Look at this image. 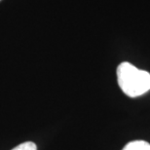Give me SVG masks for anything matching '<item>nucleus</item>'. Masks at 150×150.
Here are the masks:
<instances>
[{"label": "nucleus", "mask_w": 150, "mask_h": 150, "mask_svg": "<svg viewBox=\"0 0 150 150\" xmlns=\"http://www.w3.org/2000/svg\"><path fill=\"white\" fill-rule=\"evenodd\" d=\"M122 150H150V143L144 140H134L129 142Z\"/></svg>", "instance_id": "f03ea898"}, {"label": "nucleus", "mask_w": 150, "mask_h": 150, "mask_svg": "<svg viewBox=\"0 0 150 150\" xmlns=\"http://www.w3.org/2000/svg\"><path fill=\"white\" fill-rule=\"evenodd\" d=\"M117 80L123 93L130 98L139 97L150 90V73L127 62L117 67Z\"/></svg>", "instance_id": "f257e3e1"}, {"label": "nucleus", "mask_w": 150, "mask_h": 150, "mask_svg": "<svg viewBox=\"0 0 150 150\" xmlns=\"http://www.w3.org/2000/svg\"><path fill=\"white\" fill-rule=\"evenodd\" d=\"M12 150H37V147L34 142H23L22 144L16 146V147L13 148Z\"/></svg>", "instance_id": "7ed1b4c3"}]
</instances>
